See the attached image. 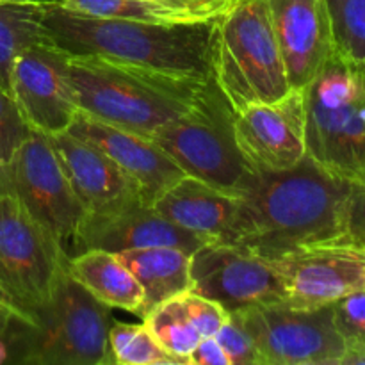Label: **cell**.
I'll list each match as a JSON object with an SVG mask.
<instances>
[{
  "label": "cell",
  "mask_w": 365,
  "mask_h": 365,
  "mask_svg": "<svg viewBox=\"0 0 365 365\" xmlns=\"http://www.w3.org/2000/svg\"><path fill=\"white\" fill-rule=\"evenodd\" d=\"M191 255L192 252L173 246L118 253L143 289L139 317L145 319L157 305L191 291Z\"/></svg>",
  "instance_id": "ffe728a7"
},
{
  "label": "cell",
  "mask_w": 365,
  "mask_h": 365,
  "mask_svg": "<svg viewBox=\"0 0 365 365\" xmlns=\"http://www.w3.org/2000/svg\"><path fill=\"white\" fill-rule=\"evenodd\" d=\"M214 337L227 353L230 365H264L255 341L237 314H228L227 321Z\"/></svg>",
  "instance_id": "83f0119b"
},
{
  "label": "cell",
  "mask_w": 365,
  "mask_h": 365,
  "mask_svg": "<svg viewBox=\"0 0 365 365\" xmlns=\"http://www.w3.org/2000/svg\"><path fill=\"white\" fill-rule=\"evenodd\" d=\"M235 141L255 171H285L307 155L303 89L280 100L253 103L234 116Z\"/></svg>",
  "instance_id": "4fadbf2b"
},
{
  "label": "cell",
  "mask_w": 365,
  "mask_h": 365,
  "mask_svg": "<svg viewBox=\"0 0 365 365\" xmlns=\"http://www.w3.org/2000/svg\"><path fill=\"white\" fill-rule=\"evenodd\" d=\"M31 132L32 128L21 116L13 96L0 88V192H4L6 187L7 173L14 155Z\"/></svg>",
  "instance_id": "4316f807"
},
{
  "label": "cell",
  "mask_w": 365,
  "mask_h": 365,
  "mask_svg": "<svg viewBox=\"0 0 365 365\" xmlns=\"http://www.w3.org/2000/svg\"><path fill=\"white\" fill-rule=\"evenodd\" d=\"M187 2L200 16H203L205 20H216L234 0H187Z\"/></svg>",
  "instance_id": "d6a6232c"
},
{
  "label": "cell",
  "mask_w": 365,
  "mask_h": 365,
  "mask_svg": "<svg viewBox=\"0 0 365 365\" xmlns=\"http://www.w3.org/2000/svg\"><path fill=\"white\" fill-rule=\"evenodd\" d=\"M331 309L335 327L348 344L365 341V289L337 299Z\"/></svg>",
  "instance_id": "f1b7e54d"
},
{
  "label": "cell",
  "mask_w": 365,
  "mask_h": 365,
  "mask_svg": "<svg viewBox=\"0 0 365 365\" xmlns=\"http://www.w3.org/2000/svg\"><path fill=\"white\" fill-rule=\"evenodd\" d=\"M7 356H9V349H7L6 341H2V339H0V364L7 362Z\"/></svg>",
  "instance_id": "8d00e7d4"
},
{
  "label": "cell",
  "mask_w": 365,
  "mask_h": 365,
  "mask_svg": "<svg viewBox=\"0 0 365 365\" xmlns=\"http://www.w3.org/2000/svg\"><path fill=\"white\" fill-rule=\"evenodd\" d=\"M205 242V239L177 227L145 203L116 212H86L73 237V246L78 253L86 250L120 253L157 246L196 252Z\"/></svg>",
  "instance_id": "2e32d148"
},
{
  "label": "cell",
  "mask_w": 365,
  "mask_h": 365,
  "mask_svg": "<svg viewBox=\"0 0 365 365\" xmlns=\"http://www.w3.org/2000/svg\"><path fill=\"white\" fill-rule=\"evenodd\" d=\"M341 365H365V341L348 344Z\"/></svg>",
  "instance_id": "e575fe53"
},
{
  "label": "cell",
  "mask_w": 365,
  "mask_h": 365,
  "mask_svg": "<svg viewBox=\"0 0 365 365\" xmlns=\"http://www.w3.org/2000/svg\"><path fill=\"white\" fill-rule=\"evenodd\" d=\"M63 9L77 14L96 18H118V20H138L150 24L184 25L202 24L189 14L166 9L145 0H56Z\"/></svg>",
  "instance_id": "603a6c76"
},
{
  "label": "cell",
  "mask_w": 365,
  "mask_h": 365,
  "mask_svg": "<svg viewBox=\"0 0 365 365\" xmlns=\"http://www.w3.org/2000/svg\"><path fill=\"white\" fill-rule=\"evenodd\" d=\"M68 73L78 113L145 138L187 114L209 82L96 53H70Z\"/></svg>",
  "instance_id": "7a4b0ae2"
},
{
  "label": "cell",
  "mask_w": 365,
  "mask_h": 365,
  "mask_svg": "<svg viewBox=\"0 0 365 365\" xmlns=\"http://www.w3.org/2000/svg\"><path fill=\"white\" fill-rule=\"evenodd\" d=\"M180 298L184 302L189 319H191V323L195 324V328L202 337H214L217 330L223 327L225 321H227V310L220 303L212 302V299L205 298V296L187 291L180 294Z\"/></svg>",
  "instance_id": "f546056e"
},
{
  "label": "cell",
  "mask_w": 365,
  "mask_h": 365,
  "mask_svg": "<svg viewBox=\"0 0 365 365\" xmlns=\"http://www.w3.org/2000/svg\"><path fill=\"white\" fill-rule=\"evenodd\" d=\"M143 321L168 353L184 360L185 365H191L189 355L202 335L189 319L180 296L157 305Z\"/></svg>",
  "instance_id": "cb8c5ba5"
},
{
  "label": "cell",
  "mask_w": 365,
  "mask_h": 365,
  "mask_svg": "<svg viewBox=\"0 0 365 365\" xmlns=\"http://www.w3.org/2000/svg\"><path fill=\"white\" fill-rule=\"evenodd\" d=\"M307 155L348 182H365V64L331 52L303 88Z\"/></svg>",
  "instance_id": "8992f818"
},
{
  "label": "cell",
  "mask_w": 365,
  "mask_h": 365,
  "mask_svg": "<svg viewBox=\"0 0 365 365\" xmlns=\"http://www.w3.org/2000/svg\"><path fill=\"white\" fill-rule=\"evenodd\" d=\"M292 89H303L334 52L324 0H264Z\"/></svg>",
  "instance_id": "e0dca14e"
},
{
  "label": "cell",
  "mask_w": 365,
  "mask_h": 365,
  "mask_svg": "<svg viewBox=\"0 0 365 365\" xmlns=\"http://www.w3.org/2000/svg\"><path fill=\"white\" fill-rule=\"evenodd\" d=\"M232 314L250 331L264 365H341L348 349L331 305L303 309L278 302Z\"/></svg>",
  "instance_id": "9c48e42d"
},
{
  "label": "cell",
  "mask_w": 365,
  "mask_h": 365,
  "mask_svg": "<svg viewBox=\"0 0 365 365\" xmlns=\"http://www.w3.org/2000/svg\"><path fill=\"white\" fill-rule=\"evenodd\" d=\"M152 207L168 221L200 235L207 242H228L237 216L239 198L185 175L157 196Z\"/></svg>",
  "instance_id": "d6986e66"
},
{
  "label": "cell",
  "mask_w": 365,
  "mask_h": 365,
  "mask_svg": "<svg viewBox=\"0 0 365 365\" xmlns=\"http://www.w3.org/2000/svg\"><path fill=\"white\" fill-rule=\"evenodd\" d=\"M48 0L0 2V88L11 91L14 59L31 45L50 39L43 18Z\"/></svg>",
  "instance_id": "7402d4cb"
},
{
  "label": "cell",
  "mask_w": 365,
  "mask_h": 365,
  "mask_svg": "<svg viewBox=\"0 0 365 365\" xmlns=\"http://www.w3.org/2000/svg\"><path fill=\"white\" fill-rule=\"evenodd\" d=\"M346 241L365 246V182H351L346 205Z\"/></svg>",
  "instance_id": "4dcf8cb0"
},
{
  "label": "cell",
  "mask_w": 365,
  "mask_h": 365,
  "mask_svg": "<svg viewBox=\"0 0 365 365\" xmlns=\"http://www.w3.org/2000/svg\"><path fill=\"white\" fill-rule=\"evenodd\" d=\"M109 348L118 365H185L159 344L150 328L143 324L116 323L109 330Z\"/></svg>",
  "instance_id": "d4e9b609"
},
{
  "label": "cell",
  "mask_w": 365,
  "mask_h": 365,
  "mask_svg": "<svg viewBox=\"0 0 365 365\" xmlns=\"http://www.w3.org/2000/svg\"><path fill=\"white\" fill-rule=\"evenodd\" d=\"M66 248L16 196L0 192V296L24 317L52 296L68 271Z\"/></svg>",
  "instance_id": "ba28073f"
},
{
  "label": "cell",
  "mask_w": 365,
  "mask_h": 365,
  "mask_svg": "<svg viewBox=\"0 0 365 365\" xmlns=\"http://www.w3.org/2000/svg\"><path fill=\"white\" fill-rule=\"evenodd\" d=\"M334 52L365 64V0H324Z\"/></svg>",
  "instance_id": "484cf974"
},
{
  "label": "cell",
  "mask_w": 365,
  "mask_h": 365,
  "mask_svg": "<svg viewBox=\"0 0 365 365\" xmlns=\"http://www.w3.org/2000/svg\"><path fill=\"white\" fill-rule=\"evenodd\" d=\"M43 25L50 38L70 53H96L178 77L210 78L214 20L164 25L96 18L71 13L48 0Z\"/></svg>",
  "instance_id": "3957f363"
},
{
  "label": "cell",
  "mask_w": 365,
  "mask_h": 365,
  "mask_svg": "<svg viewBox=\"0 0 365 365\" xmlns=\"http://www.w3.org/2000/svg\"><path fill=\"white\" fill-rule=\"evenodd\" d=\"M68 57L70 52L50 38L34 43L14 59L9 95L32 130L46 135L64 132L77 116Z\"/></svg>",
  "instance_id": "7c38bea8"
},
{
  "label": "cell",
  "mask_w": 365,
  "mask_h": 365,
  "mask_svg": "<svg viewBox=\"0 0 365 365\" xmlns=\"http://www.w3.org/2000/svg\"><path fill=\"white\" fill-rule=\"evenodd\" d=\"M191 291L228 314L287 299L284 274L273 260L227 242H205L192 252Z\"/></svg>",
  "instance_id": "30bf717a"
},
{
  "label": "cell",
  "mask_w": 365,
  "mask_h": 365,
  "mask_svg": "<svg viewBox=\"0 0 365 365\" xmlns=\"http://www.w3.org/2000/svg\"><path fill=\"white\" fill-rule=\"evenodd\" d=\"M273 262L287 285L285 302L303 309L331 305L365 289V246L355 242H323Z\"/></svg>",
  "instance_id": "5bb4252c"
},
{
  "label": "cell",
  "mask_w": 365,
  "mask_h": 365,
  "mask_svg": "<svg viewBox=\"0 0 365 365\" xmlns=\"http://www.w3.org/2000/svg\"><path fill=\"white\" fill-rule=\"evenodd\" d=\"M68 273L106 307L138 316L143 289L118 253L86 250L70 257Z\"/></svg>",
  "instance_id": "44dd1931"
},
{
  "label": "cell",
  "mask_w": 365,
  "mask_h": 365,
  "mask_svg": "<svg viewBox=\"0 0 365 365\" xmlns=\"http://www.w3.org/2000/svg\"><path fill=\"white\" fill-rule=\"evenodd\" d=\"M191 365H230L227 353L223 351L216 337H202L189 355Z\"/></svg>",
  "instance_id": "1f68e13d"
},
{
  "label": "cell",
  "mask_w": 365,
  "mask_h": 365,
  "mask_svg": "<svg viewBox=\"0 0 365 365\" xmlns=\"http://www.w3.org/2000/svg\"><path fill=\"white\" fill-rule=\"evenodd\" d=\"M210 77L234 113L253 103L274 102L291 91L264 0H234L214 20Z\"/></svg>",
  "instance_id": "5b68a950"
},
{
  "label": "cell",
  "mask_w": 365,
  "mask_h": 365,
  "mask_svg": "<svg viewBox=\"0 0 365 365\" xmlns=\"http://www.w3.org/2000/svg\"><path fill=\"white\" fill-rule=\"evenodd\" d=\"M110 327L109 307L66 271L43 305L13 319L4 337L7 360L27 365L114 364Z\"/></svg>",
  "instance_id": "277c9868"
},
{
  "label": "cell",
  "mask_w": 365,
  "mask_h": 365,
  "mask_svg": "<svg viewBox=\"0 0 365 365\" xmlns=\"http://www.w3.org/2000/svg\"><path fill=\"white\" fill-rule=\"evenodd\" d=\"M234 109L212 77L187 114L164 125L152 141L189 177L239 196L255 175L235 141Z\"/></svg>",
  "instance_id": "52a82bcc"
},
{
  "label": "cell",
  "mask_w": 365,
  "mask_h": 365,
  "mask_svg": "<svg viewBox=\"0 0 365 365\" xmlns=\"http://www.w3.org/2000/svg\"><path fill=\"white\" fill-rule=\"evenodd\" d=\"M48 141L88 214L116 212L145 203L139 185L98 146L68 130L50 134Z\"/></svg>",
  "instance_id": "9a60e30c"
},
{
  "label": "cell",
  "mask_w": 365,
  "mask_h": 365,
  "mask_svg": "<svg viewBox=\"0 0 365 365\" xmlns=\"http://www.w3.org/2000/svg\"><path fill=\"white\" fill-rule=\"evenodd\" d=\"M68 132L106 152L139 185L143 200L150 207L157 196L185 177L184 171L145 135L107 125L84 113H77Z\"/></svg>",
  "instance_id": "ac0fdd59"
},
{
  "label": "cell",
  "mask_w": 365,
  "mask_h": 365,
  "mask_svg": "<svg viewBox=\"0 0 365 365\" xmlns=\"http://www.w3.org/2000/svg\"><path fill=\"white\" fill-rule=\"evenodd\" d=\"M0 2H27V0H0Z\"/></svg>",
  "instance_id": "74e56055"
},
{
  "label": "cell",
  "mask_w": 365,
  "mask_h": 365,
  "mask_svg": "<svg viewBox=\"0 0 365 365\" xmlns=\"http://www.w3.org/2000/svg\"><path fill=\"white\" fill-rule=\"evenodd\" d=\"M351 182L305 155L285 171H255L237 196L227 245L277 260L309 246L346 241V205Z\"/></svg>",
  "instance_id": "6da1fadb"
},
{
  "label": "cell",
  "mask_w": 365,
  "mask_h": 365,
  "mask_svg": "<svg viewBox=\"0 0 365 365\" xmlns=\"http://www.w3.org/2000/svg\"><path fill=\"white\" fill-rule=\"evenodd\" d=\"M4 192L16 196L29 214L66 248L86 210L75 196L48 135L32 130L14 155Z\"/></svg>",
  "instance_id": "8fae6325"
},
{
  "label": "cell",
  "mask_w": 365,
  "mask_h": 365,
  "mask_svg": "<svg viewBox=\"0 0 365 365\" xmlns=\"http://www.w3.org/2000/svg\"><path fill=\"white\" fill-rule=\"evenodd\" d=\"M18 314L16 310L13 309V305H11L4 296H0V339H2V341L7 335V331H9L11 323H13V319Z\"/></svg>",
  "instance_id": "d590c367"
},
{
  "label": "cell",
  "mask_w": 365,
  "mask_h": 365,
  "mask_svg": "<svg viewBox=\"0 0 365 365\" xmlns=\"http://www.w3.org/2000/svg\"><path fill=\"white\" fill-rule=\"evenodd\" d=\"M145 2L157 4V6L166 7V9H173V11H178V13L189 14V16L195 18L196 21H210V20H205L203 16H200V14L192 9L191 4H189L187 0H145Z\"/></svg>",
  "instance_id": "836d02e7"
}]
</instances>
